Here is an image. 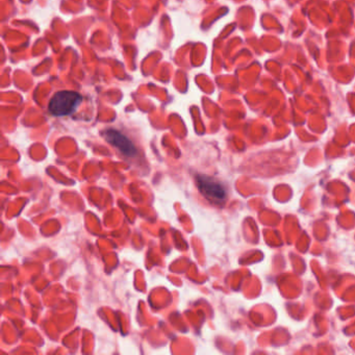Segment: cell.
Instances as JSON below:
<instances>
[{"label":"cell","instance_id":"7a4b0ae2","mask_svg":"<svg viewBox=\"0 0 355 355\" xmlns=\"http://www.w3.org/2000/svg\"><path fill=\"white\" fill-rule=\"evenodd\" d=\"M197 186L200 193L212 203L222 204L226 200L227 193L221 182L208 176H197Z\"/></svg>","mask_w":355,"mask_h":355},{"label":"cell","instance_id":"3957f363","mask_svg":"<svg viewBox=\"0 0 355 355\" xmlns=\"http://www.w3.org/2000/svg\"><path fill=\"white\" fill-rule=\"evenodd\" d=\"M105 138L112 144L113 146L118 148L126 156H134L137 153L136 147L127 137L122 135L117 130L110 129L105 133Z\"/></svg>","mask_w":355,"mask_h":355},{"label":"cell","instance_id":"6da1fadb","mask_svg":"<svg viewBox=\"0 0 355 355\" xmlns=\"http://www.w3.org/2000/svg\"><path fill=\"white\" fill-rule=\"evenodd\" d=\"M82 96L72 91L59 92L49 102V112L51 115L63 117L71 115L82 103Z\"/></svg>","mask_w":355,"mask_h":355}]
</instances>
